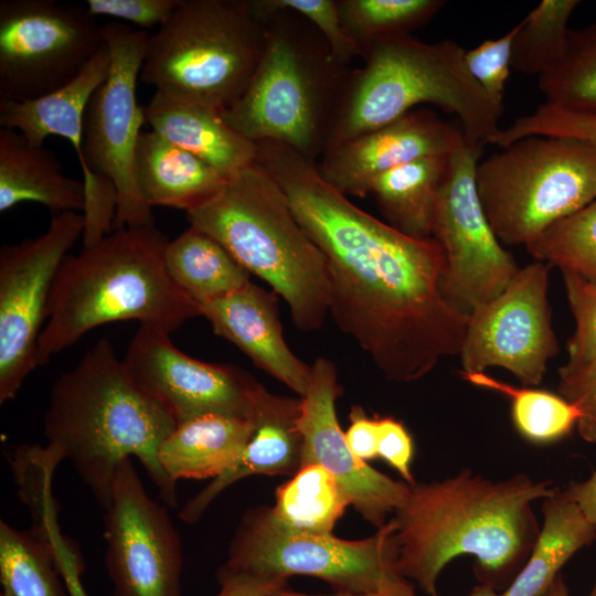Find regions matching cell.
<instances>
[{
    "label": "cell",
    "mask_w": 596,
    "mask_h": 596,
    "mask_svg": "<svg viewBox=\"0 0 596 596\" xmlns=\"http://www.w3.org/2000/svg\"><path fill=\"white\" fill-rule=\"evenodd\" d=\"M414 447L405 426L393 417H379L377 456L392 466L405 482L415 483L411 462Z\"/></svg>",
    "instance_id": "43"
},
{
    "label": "cell",
    "mask_w": 596,
    "mask_h": 596,
    "mask_svg": "<svg viewBox=\"0 0 596 596\" xmlns=\"http://www.w3.org/2000/svg\"><path fill=\"white\" fill-rule=\"evenodd\" d=\"M110 53L106 81L92 95L83 120V150L88 169L108 179L117 192L114 230L155 225L151 207L135 180V150L146 124L137 103V79L149 34L121 22L100 26Z\"/></svg>",
    "instance_id": "11"
},
{
    "label": "cell",
    "mask_w": 596,
    "mask_h": 596,
    "mask_svg": "<svg viewBox=\"0 0 596 596\" xmlns=\"http://www.w3.org/2000/svg\"><path fill=\"white\" fill-rule=\"evenodd\" d=\"M151 130L231 178L253 164L256 142L234 129L223 113L183 96L155 91L143 107Z\"/></svg>",
    "instance_id": "22"
},
{
    "label": "cell",
    "mask_w": 596,
    "mask_h": 596,
    "mask_svg": "<svg viewBox=\"0 0 596 596\" xmlns=\"http://www.w3.org/2000/svg\"><path fill=\"white\" fill-rule=\"evenodd\" d=\"M466 596H501L492 586L488 584H479Z\"/></svg>",
    "instance_id": "49"
},
{
    "label": "cell",
    "mask_w": 596,
    "mask_h": 596,
    "mask_svg": "<svg viewBox=\"0 0 596 596\" xmlns=\"http://www.w3.org/2000/svg\"><path fill=\"white\" fill-rule=\"evenodd\" d=\"M164 262L174 284L199 306L251 280V274L219 242L193 226L168 242Z\"/></svg>",
    "instance_id": "29"
},
{
    "label": "cell",
    "mask_w": 596,
    "mask_h": 596,
    "mask_svg": "<svg viewBox=\"0 0 596 596\" xmlns=\"http://www.w3.org/2000/svg\"><path fill=\"white\" fill-rule=\"evenodd\" d=\"M465 52L451 40L426 43L412 35L371 45L362 55L363 65L348 72L327 149L390 124L421 104L455 115L468 142L489 143L500 130L503 108L472 78Z\"/></svg>",
    "instance_id": "6"
},
{
    "label": "cell",
    "mask_w": 596,
    "mask_h": 596,
    "mask_svg": "<svg viewBox=\"0 0 596 596\" xmlns=\"http://www.w3.org/2000/svg\"><path fill=\"white\" fill-rule=\"evenodd\" d=\"M180 2L181 0H87L85 6L94 17H113L143 30L164 24Z\"/></svg>",
    "instance_id": "42"
},
{
    "label": "cell",
    "mask_w": 596,
    "mask_h": 596,
    "mask_svg": "<svg viewBox=\"0 0 596 596\" xmlns=\"http://www.w3.org/2000/svg\"><path fill=\"white\" fill-rule=\"evenodd\" d=\"M577 0H542L517 26L511 68L541 76L562 58Z\"/></svg>",
    "instance_id": "34"
},
{
    "label": "cell",
    "mask_w": 596,
    "mask_h": 596,
    "mask_svg": "<svg viewBox=\"0 0 596 596\" xmlns=\"http://www.w3.org/2000/svg\"><path fill=\"white\" fill-rule=\"evenodd\" d=\"M348 35L363 53L380 41L411 35L446 3L441 0H337Z\"/></svg>",
    "instance_id": "33"
},
{
    "label": "cell",
    "mask_w": 596,
    "mask_h": 596,
    "mask_svg": "<svg viewBox=\"0 0 596 596\" xmlns=\"http://www.w3.org/2000/svg\"><path fill=\"white\" fill-rule=\"evenodd\" d=\"M276 292L249 280L240 289L200 305L213 331L236 345L260 370L302 397L311 365L301 361L284 339Z\"/></svg>",
    "instance_id": "21"
},
{
    "label": "cell",
    "mask_w": 596,
    "mask_h": 596,
    "mask_svg": "<svg viewBox=\"0 0 596 596\" xmlns=\"http://www.w3.org/2000/svg\"><path fill=\"white\" fill-rule=\"evenodd\" d=\"M466 141L461 127L430 109H414L328 148L317 167L321 178L339 192L364 198L382 174L421 158L448 157Z\"/></svg>",
    "instance_id": "19"
},
{
    "label": "cell",
    "mask_w": 596,
    "mask_h": 596,
    "mask_svg": "<svg viewBox=\"0 0 596 596\" xmlns=\"http://www.w3.org/2000/svg\"><path fill=\"white\" fill-rule=\"evenodd\" d=\"M273 596H370V595H348V594L312 595V594L295 592V590H291L289 588H284L281 590L275 593Z\"/></svg>",
    "instance_id": "50"
},
{
    "label": "cell",
    "mask_w": 596,
    "mask_h": 596,
    "mask_svg": "<svg viewBox=\"0 0 596 596\" xmlns=\"http://www.w3.org/2000/svg\"><path fill=\"white\" fill-rule=\"evenodd\" d=\"M341 394L334 363L326 358L316 359L309 387L300 397V467L311 464L323 467L337 480L350 504L365 521L380 529L406 500L411 486L390 478L353 455L337 417L336 401Z\"/></svg>",
    "instance_id": "18"
},
{
    "label": "cell",
    "mask_w": 596,
    "mask_h": 596,
    "mask_svg": "<svg viewBox=\"0 0 596 596\" xmlns=\"http://www.w3.org/2000/svg\"><path fill=\"white\" fill-rule=\"evenodd\" d=\"M109 71L110 53L104 42L78 75L58 89L29 100L0 99V128L21 132L36 147H43L49 136H60L70 141L83 172L84 209L93 211L117 205L115 185L88 169L83 150L85 109Z\"/></svg>",
    "instance_id": "20"
},
{
    "label": "cell",
    "mask_w": 596,
    "mask_h": 596,
    "mask_svg": "<svg viewBox=\"0 0 596 596\" xmlns=\"http://www.w3.org/2000/svg\"><path fill=\"white\" fill-rule=\"evenodd\" d=\"M550 265L521 267L507 288L469 315L460 351L462 372L501 368L523 386L539 385L560 344L549 301Z\"/></svg>",
    "instance_id": "15"
},
{
    "label": "cell",
    "mask_w": 596,
    "mask_h": 596,
    "mask_svg": "<svg viewBox=\"0 0 596 596\" xmlns=\"http://www.w3.org/2000/svg\"><path fill=\"white\" fill-rule=\"evenodd\" d=\"M514 25L499 39H489L465 52V63L472 78L489 99L503 108V95L511 70Z\"/></svg>",
    "instance_id": "40"
},
{
    "label": "cell",
    "mask_w": 596,
    "mask_h": 596,
    "mask_svg": "<svg viewBox=\"0 0 596 596\" xmlns=\"http://www.w3.org/2000/svg\"><path fill=\"white\" fill-rule=\"evenodd\" d=\"M468 383L503 394L511 403V417L518 433L534 444H551L576 428L579 412L558 393L530 386H513L486 372H462Z\"/></svg>",
    "instance_id": "32"
},
{
    "label": "cell",
    "mask_w": 596,
    "mask_h": 596,
    "mask_svg": "<svg viewBox=\"0 0 596 596\" xmlns=\"http://www.w3.org/2000/svg\"><path fill=\"white\" fill-rule=\"evenodd\" d=\"M252 421L204 415L182 424L168 435L158 450L168 477L215 479L235 465L254 434Z\"/></svg>",
    "instance_id": "26"
},
{
    "label": "cell",
    "mask_w": 596,
    "mask_h": 596,
    "mask_svg": "<svg viewBox=\"0 0 596 596\" xmlns=\"http://www.w3.org/2000/svg\"><path fill=\"white\" fill-rule=\"evenodd\" d=\"M300 397L268 393L255 419L254 434L233 467L191 498L180 519L189 524L200 520L211 502L233 482L252 475L294 476L301 464L302 439L298 429Z\"/></svg>",
    "instance_id": "23"
},
{
    "label": "cell",
    "mask_w": 596,
    "mask_h": 596,
    "mask_svg": "<svg viewBox=\"0 0 596 596\" xmlns=\"http://www.w3.org/2000/svg\"><path fill=\"white\" fill-rule=\"evenodd\" d=\"M272 518L292 532L328 534L350 501L337 480L321 466H302L277 488Z\"/></svg>",
    "instance_id": "30"
},
{
    "label": "cell",
    "mask_w": 596,
    "mask_h": 596,
    "mask_svg": "<svg viewBox=\"0 0 596 596\" xmlns=\"http://www.w3.org/2000/svg\"><path fill=\"white\" fill-rule=\"evenodd\" d=\"M177 427L132 380L113 343L102 338L53 383L43 417L46 453L67 459L105 510L119 464L136 457L163 504L177 508V486L160 466L161 443Z\"/></svg>",
    "instance_id": "3"
},
{
    "label": "cell",
    "mask_w": 596,
    "mask_h": 596,
    "mask_svg": "<svg viewBox=\"0 0 596 596\" xmlns=\"http://www.w3.org/2000/svg\"><path fill=\"white\" fill-rule=\"evenodd\" d=\"M267 33L248 0H181L149 35L140 81L224 113L245 92Z\"/></svg>",
    "instance_id": "8"
},
{
    "label": "cell",
    "mask_w": 596,
    "mask_h": 596,
    "mask_svg": "<svg viewBox=\"0 0 596 596\" xmlns=\"http://www.w3.org/2000/svg\"><path fill=\"white\" fill-rule=\"evenodd\" d=\"M168 242L156 225L123 227L67 255L50 291L39 365L105 323L136 320L171 333L201 316L167 270Z\"/></svg>",
    "instance_id": "4"
},
{
    "label": "cell",
    "mask_w": 596,
    "mask_h": 596,
    "mask_svg": "<svg viewBox=\"0 0 596 596\" xmlns=\"http://www.w3.org/2000/svg\"><path fill=\"white\" fill-rule=\"evenodd\" d=\"M482 146L466 141L448 156L433 232L445 255L440 292L466 315L500 295L520 269L479 199L475 174Z\"/></svg>",
    "instance_id": "13"
},
{
    "label": "cell",
    "mask_w": 596,
    "mask_h": 596,
    "mask_svg": "<svg viewBox=\"0 0 596 596\" xmlns=\"http://www.w3.org/2000/svg\"><path fill=\"white\" fill-rule=\"evenodd\" d=\"M51 542L68 596H88L81 578L84 561L75 543L66 539L61 531L53 533Z\"/></svg>",
    "instance_id": "46"
},
{
    "label": "cell",
    "mask_w": 596,
    "mask_h": 596,
    "mask_svg": "<svg viewBox=\"0 0 596 596\" xmlns=\"http://www.w3.org/2000/svg\"><path fill=\"white\" fill-rule=\"evenodd\" d=\"M542 515L526 563L501 596H543L567 561L596 540V525L563 490L542 500Z\"/></svg>",
    "instance_id": "27"
},
{
    "label": "cell",
    "mask_w": 596,
    "mask_h": 596,
    "mask_svg": "<svg viewBox=\"0 0 596 596\" xmlns=\"http://www.w3.org/2000/svg\"><path fill=\"white\" fill-rule=\"evenodd\" d=\"M476 187L501 243L526 246L596 199V147L529 136L478 162Z\"/></svg>",
    "instance_id": "9"
},
{
    "label": "cell",
    "mask_w": 596,
    "mask_h": 596,
    "mask_svg": "<svg viewBox=\"0 0 596 596\" xmlns=\"http://www.w3.org/2000/svg\"><path fill=\"white\" fill-rule=\"evenodd\" d=\"M267 25L257 67L223 116L254 142L284 143L317 161L327 149L349 71L299 14L278 12Z\"/></svg>",
    "instance_id": "7"
},
{
    "label": "cell",
    "mask_w": 596,
    "mask_h": 596,
    "mask_svg": "<svg viewBox=\"0 0 596 596\" xmlns=\"http://www.w3.org/2000/svg\"><path fill=\"white\" fill-rule=\"evenodd\" d=\"M539 88L545 103L596 115V23L570 30L562 58L539 76Z\"/></svg>",
    "instance_id": "35"
},
{
    "label": "cell",
    "mask_w": 596,
    "mask_h": 596,
    "mask_svg": "<svg viewBox=\"0 0 596 596\" xmlns=\"http://www.w3.org/2000/svg\"><path fill=\"white\" fill-rule=\"evenodd\" d=\"M575 330L567 341L565 369L578 368L596 358V283L562 272Z\"/></svg>",
    "instance_id": "39"
},
{
    "label": "cell",
    "mask_w": 596,
    "mask_h": 596,
    "mask_svg": "<svg viewBox=\"0 0 596 596\" xmlns=\"http://www.w3.org/2000/svg\"><path fill=\"white\" fill-rule=\"evenodd\" d=\"M104 511L111 596H182L181 538L167 508L148 494L131 458L119 464Z\"/></svg>",
    "instance_id": "16"
},
{
    "label": "cell",
    "mask_w": 596,
    "mask_h": 596,
    "mask_svg": "<svg viewBox=\"0 0 596 596\" xmlns=\"http://www.w3.org/2000/svg\"><path fill=\"white\" fill-rule=\"evenodd\" d=\"M123 362L132 380L177 425L204 415L254 419L269 393L242 369L187 355L170 333L139 326Z\"/></svg>",
    "instance_id": "17"
},
{
    "label": "cell",
    "mask_w": 596,
    "mask_h": 596,
    "mask_svg": "<svg viewBox=\"0 0 596 596\" xmlns=\"http://www.w3.org/2000/svg\"><path fill=\"white\" fill-rule=\"evenodd\" d=\"M0 596H65L51 541L0 521Z\"/></svg>",
    "instance_id": "31"
},
{
    "label": "cell",
    "mask_w": 596,
    "mask_h": 596,
    "mask_svg": "<svg viewBox=\"0 0 596 596\" xmlns=\"http://www.w3.org/2000/svg\"><path fill=\"white\" fill-rule=\"evenodd\" d=\"M535 260L596 283V199L525 246Z\"/></svg>",
    "instance_id": "36"
},
{
    "label": "cell",
    "mask_w": 596,
    "mask_h": 596,
    "mask_svg": "<svg viewBox=\"0 0 596 596\" xmlns=\"http://www.w3.org/2000/svg\"><path fill=\"white\" fill-rule=\"evenodd\" d=\"M554 489L524 473L491 480L468 468L443 480L415 482L393 517L401 574L437 596L445 566L470 555L476 577L503 592L538 538L533 503Z\"/></svg>",
    "instance_id": "2"
},
{
    "label": "cell",
    "mask_w": 596,
    "mask_h": 596,
    "mask_svg": "<svg viewBox=\"0 0 596 596\" xmlns=\"http://www.w3.org/2000/svg\"><path fill=\"white\" fill-rule=\"evenodd\" d=\"M21 202L40 203L55 214L83 211L84 183L66 177L52 151L0 128V212Z\"/></svg>",
    "instance_id": "25"
},
{
    "label": "cell",
    "mask_w": 596,
    "mask_h": 596,
    "mask_svg": "<svg viewBox=\"0 0 596 596\" xmlns=\"http://www.w3.org/2000/svg\"><path fill=\"white\" fill-rule=\"evenodd\" d=\"M563 492L577 504L586 520L596 525V471L583 481L571 482Z\"/></svg>",
    "instance_id": "47"
},
{
    "label": "cell",
    "mask_w": 596,
    "mask_h": 596,
    "mask_svg": "<svg viewBox=\"0 0 596 596\" xmlns=\"http://www.w3.org/2000/svg\"><path fill=\"white\" fill-rule=\"evenodd\" d=\"M589 596H596V577L594 579Z\"/></svg>",
    "instance_id": "51"
},
{
    "label": "cell",
    "mask_w": 596,
    "mask_h": 596,
    "mask_svg": "<svg viewBox=\"0 0 596 596\" xmlns=\"http://www.w3.org/2000/svg\"><path fill=\"white\" fill-rule=\"evenodd\" d=\"M543 596H570L568 587L562 574H558Z\"/></svg>",
    "instance_id": "48"
},
{
    "label": "cell",
    "mask_w": 596,
    "mask_h": 596,
    "mask_svg": "<svg viewBox=\"0 0 596 596\" xmlns=\"http://www.w3.org/2000/svg\"><path fill=\"white\" fill-rule=\"evenodd\" d=\"M104 44L86 6L0 1V99L29 100L71 82Z\"/></svg>",
    "instance_id": "12"
},
{
    "label": "cell",
    "mask_w": 596,
    "mask_h": 596,
    "mask_svg": "<svg viewBox=\"0 0 596 596\" xmlns=\"http://www.w3.org/2000/svg\"><path fill=\"white\" fill-rule=\"evenodd\" d=\"M134 174L150 207L169 206L185 212L213 196L228 179L153 130L139 135Z\"/></svg>",
    "instance_id": "24"
},
{
    "label": "cell",
    "mask_w": 596,
    "mask_h": 596,
    "mask_svg": "<svg viewBox=\"0 0 596 596\" xmlns=\"http://www.w3.org/2000/svg\"><path fill=\"white\" fill-rule=\"evenodd\" d=\"M221 589L216 596H273L287 588L288 578L220 567L216 573Z\"/></svg>",
    "instance_id": "44"
},
{
    "label": "cell",
    "mask_w": 596,
    "mask_h": 596,
    "mask_svg": "<svg viewBox=\"0 0 596 596\" xmlns=\"http://www.w3.org/2000/svg\"><path fill=\"white\" fill-rule=\"evenodd\" d=\"M529 136L570 138L596 147V115L544 103L507 128H500L489 143L503 148Z\"/></svg>",
    "instance_id": "38"
},
{
    "label": "cell",
    "mask_w": 596,
    "mask_h": 596,
    "mask_svg": "<svg viewBox=\"0 0 596 596\" xmlns=\"http://www.w3.org/2000/svg\"><path fill=\"white\" fill-rule=\"evenodd\" d=\"M393 518L372 536L349 541L328 534L292 532L278 524L268 507L244 513L221 566L289 578L323 579L338 593L417 596L397 566Z\"/></svg>",
    "instance_id": "10"
},
{
    "label": "cell",
    "mask_w": 596,
    "mask_h": 596,
    "mask_svg": "<svg viewBox=\"0 0 596 596\" xmlns=\"http://www.w3.org/2000/svg\"><path fill=\"white\" fill-rule=\"evenodd\" d=\"M448 157H425L379 177L371 189L387 224L415 240L433 237Z\"/></svg>",
    "instance_id": "28"
},
{
    "label": "cell",
    "mask_w": 596,
    "mask_h": 596,
    "mask_svg": "<svg viewBox=\"0 0 596 596\" xmlns=\"http://www.w3.org/2000/svg\"><path fill=\"white\" fill-rule=\"evenodd\" d=\"M252 12L263 22L278 12H294L306 19L326 41L332 58L345 66L362 53L348 35L337 0H248Z\"/></svg>",
    "instance_id": "37"
},
{
    "label": "cell",
    "mask_w": 596,
    "mask_h": 596,
    "mask_svg": "<svg viewBox=\"0 0 596 596\" xmlns=\"http://www.w3.org/2000/svg\"><path fill=\"white\" fill-rule=\"evenodd\" d=\"M557 393L578 409L581 438L596 444V358L575 369L561 366Z\"/></svg>",
    "instance_id": "41"
},
{
    "label": "cell",
    "mask_w": 596,
    "mask_h": 596,
    "mask_svg": "<svg viewBox=\"0 0 596 596\" xmlns=\"http://www.w3.org/2000/svg\"><path fill=\"white\" fill-rule=\"evenodd\" d=\"M190 226L219 242L288 305L294 323L320 329L330 310L324 255L296 219L275 179L256 162L185 212Z\"/></svg>",
    "instance_id": "5"
},
{
    "label": "cell",
    "mask_w": 596,
    "mask_h": 596,
    "mask_svg": "<svg viewBox=\"0 0 596 596\" xmlns=\"http://www.w3.org/2000/svg\"><path fill=\"white\" fill-rule=\"evenodd\" d=\"M83 214H54L34 238L0 249V403L15 397L39 366L38 342L55 275L82 237Z\"/></svg>",
    "instance_id": "14"
},
{
    "label": "cell",
    "mask_w": 596,
    "mask_h": 596,
    "mask_svg": "<svg viewBox=\"0 0 596 596\" xmlns=\"http://www.w3.org/2000/svg\"><path fill=\"white\" fill-rule=\"evenodd\" d=\"M350 426L345 439L353 455L362 461L377 456L379 417H369L364 409L354 405L351 408Z\"/></svg>",
    "instance_id": "45"
},
{
    "label": "cell",
    "mask_w": 596,
    "mask_h": 596,
    "mask_svg": "<svg viewBox=\"0 0 596 596\" xmlns=\"http://www.w3.org/2000/svg\"><path fill=\"white\" fill-rule=\"evenodd\" d=\"M256 145L255 162L283 189L326 257L329 313L382 374L409 383L459 355L469 315L440 292L445 255L438 241L408 237L361 210L321 178L317 161L289 146Z\"/></svg>",
    "instance_id": "1"
}]
</instances>
